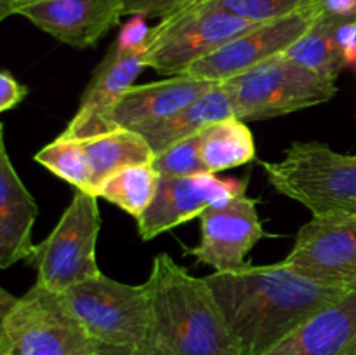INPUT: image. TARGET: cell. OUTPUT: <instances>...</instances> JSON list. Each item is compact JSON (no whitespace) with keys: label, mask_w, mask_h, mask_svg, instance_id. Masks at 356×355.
I'll return each instance as SVG.
<instances>
[{"label":"cell","mask_w":356,"mask_h":355,"mask_svg":"<svg viewBox=\"0 0 356 355\" xmlns=\"http://www.w3.org/2000/svg\"><path fill=\"white\" fill-rule=\"evenodd\" d=\"M245 355H264L356 285L329 284L299 274L285 261L247 263L205 277Z\"/></svg>","instance_id":"6da1fadb"},{"label":"cell","mask_w":356,"mask_h":355,"mask_svg":"<svg viewBox=\"0 0 356 355\" xmlns=\"http://www.w3.org/2000/svg\"><path fill=\"white\" fill-rule=\"evenodd\" d=\"M339 23L341 19L320 14L312 28L284 54L302 68L336 82L339 73L348 66L337 42Z\"/></svg>","instance_id":"44dd1931"},{"label":"cell","mask_w":356,"mask_h":355,"mask_svg":"<svg viewBox=\"0 0 356 355\" xmlns=\"http://www.w3.org/2000/svg\"><path fill=\"white\" fill-rule=\"evenodd\" d=\"M284 261L316 281L356 285V212L313 216L299 228Z\"/></svg>","instance_id":"8fae6325"},{"label":"cell","mask_w":356,"mask_h":355,"mask_svg":"<svg viewBox=\"0 0 356 355\" xmlns=\"http://www.w3.org/2000/svg\"><path fill=\"white\" fill-rule=\"evenodd\" d=\"M214 82L188 75L169 77L167 80L132 86L110 111L103 115L96 134L110 129H139L165 120L207 93Z\"/></svg>","instance_id":"5bb4252c"},{"label":"cell","mask_w":356,"mask_h":355,"mask_svg":"<svg viewBox=\"0 0 356 355\" xmlns=\"http://www.w3.org/2000/svg\"><path fill=\"white\" fill-rule=\"evenodd\" d=\"M259 24L221 7L200 3L152 28L146 63L160 75H183L193 63Z\"/></svg>","instance_id":"ba28073f"},{"label":"cell","mask_w":356,"mask_h":355,"mask_svg":"<svg viewBox=\"0 0 356 355\" xmlns=\"http://www.w3.org/2000/svg\"><path fill=\"white\" fill-rule=\"evenodd\" d=\"M145 68H148L146 51L120 52L111 45L83 89L79 110L61 134L72 138L96 134L103 115L110 111L115 103L134 86V80Z\"/></svg>","instance_id":"9a60e30c"},{"label":"cell","mask_w":356,"mask_h":355,"mask_svg":"<svg viewBox=\"0 0 356 355\" xmlns=\"http://www.w3.org/2000/svg\"><path fill=\"white\" fill-rule=\"evenodd\" d=\"M204 3L221 7L249 21L268 23L309 9L318 3V0H207Z\"/></svg>","instance_id":"cb8c5ba5"},{"label":"cell","mask_w":356,"mask_h":355,"mask_svg":"<svg viewBox=\"0 0 356 355\" xmlns=\"http://www.w3.org/2000/svg\"><path fill=\"white\" fill-rule=\"evenodd\" d=\"M320 14L322 10L316 3L291 16L261 23L259 26L233 38L200 61L193 63L183 75L205 82H226L240 73L249 72L273 56L284 54L312 28Z\"/></svg>","instance_id":"9c48e42d"},{"label":"cell","mask_w":356,"mask_h":355,"mask_svg":"<svg viewBox=\"0 0 356 355\" xmlns=\"http://www.w3.org/2000/svg\"><path fill=\"white\" fill-rule=\"evenodd\" d=\"M232 117H235L232 101H229L225 86L219 82L214 84L207 93L197 97L179 113L172 115L159 124L149 125V127L139 129L136 132L146 139L153 155H159L169 146L198 134L209 125Z\"/></svg>","instance_id":"ac0fdd59"},{"label":"cell","mask_w":356,"mask_h":355,"mask_svg":"<svg viewBox=\"0 0 356 355\" xmlns=\"http://www.w3.org/2000/svg\"><path fill=\"white\" fill-rule=\"evenodd\" d=\"M221 84L233 113L243 122L284 117L327 103L337 94L334 80L302 68L285 54L273 56Z\"/></svg>","instance_id":"5b68a950"},{"label":"cell","mask_w":356,"mask_h":355,"mask_svg":"<svg viewBox=\"0 0 356 355\" xmlns=\"http://www.w3.org/2000/svg\"><path fill=\"white\" fill-rule=\"evenodd\" d=\"M14 14L63 44L87 49L117 26L124 0H35Z\"/></svg>","instance_id":"4fadbf2b"},{"label":"cell","mask_w":356,"mask_h":355,"mask_svg":"<svg viewBox=\"0 0 356 355\" xmlns=\"http://www.w3.org/2000/svg\"><path fill=\"white\" fill-rule=\"evenodd\" d=\"M355 70H356V63H355Z\"/></svg>","instance_id":"d6a6232c"},{"label":"cell","mask_w":356,"mask_h":355,"mask_svg":"<svg viewBox=\"0 0 356 355\" xmlns=\"http://www.w3.org/2000/svg\"><path fill=\"white\" fill-rule=\"evenodd\" d=\"M149 329L141 355H245L207 281L172 256H155L146 281Z\"/></svg>","instance_id":"7a4b0ae2"},{"label":"cell","mask_w":356,"mask_h":355,"mask_svg":"<svg viewBox=\"0 0 356 355\" xmlns=\"http://www.w3.org/2000/svg\"><path fill=\"white\" fill-rule=\"evenodd\" d=\"M204 2L207 0H124V16L143 14L146 17H159L162 21Z\"/></svg>","instance_id":"484cf974"},{"label":"cell","mask_w":356,"mask_h":355,"mask_svg":"<svg viewBox=\"0 0 356 355\" xmlns=\"http://www.w3.org/2000/svg\"><path fill=\"white\" fill-rule=\"evenodd\" d=\"M59 294L97 345L143 354L149 329L146 282L124 284L101 274Z\"/></svg>","instance_id":"8992f818"},{"label":"cell","mask_w":356,"mask_h":355,"mask_svg":"<svg viewBox=\"0 0 356 355\" xmlns=\"http://www.w3.org/2000/svg\"><path fill=\"white\" fill-rule=\"evenodd\" d=\"M28 96V87L23 86L9 70L0 73V111L16 108Z\"/></svg>","instance_id":"83f0119b"},{"label":"cell","mask_w":356,"mask_h":355,"mask_svg":"<svg viewBox=\"0 0 356 355\" xmlns=\"http://www.w3.org/2000/svg\"><path fill=\"white\" fill-rule=\"evenodd\" d=\"M200 155L209 173L245 166L256 159L252 131L236 117L216 122L200 132Z\"/></svg>","instance_id":"ffe728a7"},{"label":"cell","mask_w":356,"mask_h":355,"mask_svg":"<svg viewBox=\"0 0 356 355\" xmlns=\"http://www.w3.org/2000/svg\"><path fill=\"white\" fill-rule=\"evenodd\" d=\"M264 355H356V287Z\"/></svg>","instance_id":"e0dca14e"},{"label":"cell","mask_w":356,"mask_h":355,"mask_svg":"<svg viewBox=\"0 0 356 355\" xmlns=\"http://www.w3.org/2000/svg\"><path fill=\"white\" fill-rule=\"evenodd\" d=\"M148 17L143 14H134L131 19L122 26L115 47L120 52H145L148 47L152 26H148Z\"/></svg>","instance_id":"4316f807"},{"label":"cell","mask_w":356,"mask_h":355,"mask_svg":"<svg viewBox=\"0 0 356 355\" xmlns=\"http://www.w3.org/2000/svg\"><path fill=\"white\" fill-rule=\"evenodd\" d=\"M101 214L97 195L76 190L49 237L26 261L37 270L35 284L54 292L101 275L96 258Z\"/></svg>","instance_id":"52a82bcc"},{"label":"cell","mask_w":356,"mask_h":355,"mask_svg":"<svg viewBox=\"0 0 356 355\" xmlns=\"http://www.w3.org/2000/svg\"><path fill=\"white\" fill-rule=\"evenodd\" d=\"M97 348L59 292L38 284L23 296L0 289V355H96Z\"/></svg>","instance_id":"3957f363"},{"label":"cell","mask_w":356,"mask_h":355,"mask_svg":"<svg viewBox=\"0 0 356 355\" xmlns=\"http://www.w3.org/2000/svg\"><path fill=\"white\" fill-rule=\"evenodd\" d=\"M159 181L160 174L152 162L132 164L110 174L96 195L139 219L152 204Z\"/></svg>","instance_id":"7402d4cb"},{"label":"cell","mask_w":356,"mask_h":355,"mask_svg":"<svg viewBox=\"0 0 356 355\" xmlns=\"http://www.w3.org/2000/svg\"><path fill=\"white\" fill-rule=\"evenodd\" d=\"M200 242L186 247L184 254L214 271L238 270L245 267L247 256L261 239L266 237L257 200L247 195L233 198L218 207H209L200 218Z\"/></svg>","instance_id":"7c38bea8"},{"label":"cell","mask_w":356,"mask_h":355,"mask_svg":"<svg viewBox=\"0 0 356 355\" xmlns=\"http://www.w3.org/2000/svg\"><path fill=\"white\" fill-rule=\"evenodd\" d=\"M322 14L341 21L356 19V0H318Z\"/></svg>","instance_id":"f546056e"},{"label":"cell","mask_w":356,"mask_h":355,"mask_svg":"<svg viewBox=\"0 0 356 355\" xmlns=\"http://www.w3.org/2000/svg\"><path fill=\"white\" fill-rule=\"evenodd\" d=\"M35 2V0H0V19L14 16L16 9L26 6V3Z\"/></svg>","instance_id":"4dcf8cb0"},{"label":"cell","mask_w":356,"mask_h":355,"mask_svg":"<svg viewBox=\"0 0 356 355\" xmlns=\"http://www.w3.org/2000/svg\"><path fill=\"white\" fill-rule=\"evenodd\" d=\"M153 167L160 176L183 178L205 171L200 155V132L169 146L153 157Z\"/></svg>","instance_id":"d4e9b609"},{"label":"cell","mask_w":356,"mask_h":355,"mask_svg":"<svg viewBox=\"0 0 356 355\" xmlns=\"http://www.w3.org/2000/svg\"><path fill=\"white\" fill-rule=\"evenodd\" d=\"M37 216V202L7 153L3 125H0V268L33 256L31 230Z\"/></svg>","instance_id":"2e32d148"},{"label":"cell","mask_w":356,"mask_h":355,"mask_svg":"<svg viewBox=\"0 0 356 355\" xmlns=\"http://www.w3.org/2000/svg\"><path fill=\"white\" fill-rule=\"evenodd\" d=\"M249 180L219 178L202 171L183 178L160 176L159 188L145 214L138 219V233L143 240H153L176 226L200 218L209 207H218L242 197Z\"/></svg>","instance_id":"30bf717a"},{"label":"cell","mask_w":356,"mask_h":355,"mask_svg":"<svg viewBox=\"0 0 356 355\" xmlns=\"http://www.w3.org/2000/svg\"><path fill=\"white\" fill-rule=\"evenodd\" d=\"M275 191L305 205L313 216L356 212V155L320 141H294L278 162H261Z\"/></svg>","instance_id":"277c9868"},{"label":"cell","mask_w":356,"mask_h":355,"mask_svg":"<svg viewBox=\"0 0 356 355\" xmlns=\"http://www.w3.org/2000/svg\"><path fill=\"white\" fill-rule=\"evenodd\" d=\"M96 355H139V354H136V352H131V350H124V348L101 347V345H99Z\"/></svg>","instance_id":"1f68e13d"},{"label":"cell","mask_w":356,"mask_h":355,"mask_svg":"<svg viewBox=\"0 0 356 355\" xmlns=\"http://www.w3.org/2000/svg\"><path fill=\"white\" fill-rule=\"evenodd\" d=\"M79 139L92 174L94 195L103 181L115 171L132 164L153 162L155 157L146 139L131 129H110Z\"/></svg>","instance_id":"d6986e66"},{"label":"cell","mask_w":356,"mask_h":355,"mask_svg":"<svg viewBox=\"0 0 356 355\" xmlns=\"http://www.w3.org/2000/svg\"><path fill=\"white\" fill-rule=\"evenodd\" d=\"M35 160L76 190L94 194L92 174L79 138L59 134L54 141L38 150Z\"/></svg>","instance_id":"603a6c76"},{"label":"cell","mask_w":356,"mask_h":355,"mask_svg":"<svg viewBox=\"0 0 356 355\" xmlns=\"http://www.w3.org/2000/svg\"><path fill=\"white\" fill-rule=\"evenodd\" d=\"M337 42L343 51L344 61L348 66H355L356 63V19L341 21L337 26Z\"/></svg>","instance_id":"f1b7e54d"}]
</instances>
